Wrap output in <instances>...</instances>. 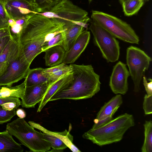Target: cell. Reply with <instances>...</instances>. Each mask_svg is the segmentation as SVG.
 Segmentation results:
<instances>
[{
  "mask_svg": "<svg viewBox=\"0 0 152 152\" xmlns=\"http://www.w3.org/2000/svg\"><path fill=\"white\" fill-rule=\"evenodd\" d=\"M65 23L55 18L34 14L28 19L18 37L19 59L30 65L42 52L44 43L65 30Z\"/></svg>",
  "mask_w": 152,
  "mask_h": 152,
  "instance_id": "1",
  "label": "cell"
},
{
  "mask_svg": "<svg viewBox=\"0 0 152 152\" xmlns=\"http://www.w3.org/2000/svg\"><path fill=\"white\" fill-rule=\"evenodd\" d=\"M72 80L56 92L49 101L62 99L74 100L91 98L100 90V76L91 65L72 64Z\"/></svg>",
  "mask_w": 152,
  "mask_h": 152,
  "instance_id": "2",
  "label": "cell"
},
{
  "mask_svg": "<svg viewBox=\"0 0 152 152\" xmlns=\"http://www.w3.org/2000/svg\"><path fill=\"white\" fill-rule=\"evenodd\" d=\"M134 125L131 114L125 113L97 129H91L83 135V138L102 146L121 141L125 133Z\"/></svg>",
  "mask_w": 152,
  "mask_h": 152,
  "instance_id": "3",
  "label": "cell"
},
{
  "mask_svg": "<svg viewBox=\"0 0 152 152\" xmlns=\"http://www.w3.org/2000/svg\"><path fill=\"white\" fill-rule=\"evenodd\" d=\"M6 130L31 151L45 152L50 150V145L45 139L43 133L35 130L24 118H17L8 123Z\"/></svg>",
  "mask_w": 152,
  "mask_h": 152,
  "instance_id": "4",
  "label": "cell"
},
{
  "mask_svg": "<svg viewBox=\"0 0 152 152\" xmlns=\"http://www.w3.org/2000/svg\"><path fill=\"white\" fill-rule=\"evenodd\" d=\"M92 20L115 37L124 42L138 44L139 37L126 22L113 15L93 10Z\"/></svg>",
  "mask_w": 152,
  "mask_h": 152,
  "instance_id": "5",
  "label": "cell"
},
{
  "mask_svg": "<svg viewBox=\"0 0 152 152\" xmlns=\"http://www.w3.org/2000/svg\"><path fill=\"white\" fill-rule=\"evenodd\" d=\"M39 13L48 18H55L65 25L73 22L84 28L90 21L88 12L70 0L59 1L48 11Z\"/></svg>",
  "mask_w": 152,
  "mask_h": 152,
  "instance_id": "6",
  "label": "cell"
},
{
  "mask_svg": "<svg viewBox=\"0 0 152 152\" xmlns=\"http://www.w3.org/2000/svg\"><path fill=\"white\" fill-rule=\"evenodd\" d=\"M90 21L88 29L93 35L95 45L99 49L103 58L107 62L118 61L120 47L116 38L92 20Z\"/></svg>",
  "mask_w": 152,
  "mask_h": 152,
  "instance_id": "7",
  "label": "cell"
},
{
  "mask_svg": "<svg viewBox=\"0 0 152 152\" xmlns=\"http://www.w3.org/2000/svg\"><path fill=\"white\" fill-rule=\"evenodd\" d=\"M126 59L130 76L134 84V91L138 92L143 74L148 69L151 59L140 48L131 46L126 49Z\"/></svg>",
  "mask_w": 152,
  "mask_h": 152,
  "instance_id": "8",
  "label": "cell"
},
{
  "mask_svg": "<svg viewBox=\"0 0 152 152\" xmlns=\"http://www.w3.org/2000/svg\"><path fill=\"white\" fill-rule=\"evenodd\" d=\"M28 123L33 128L43 132L45 139L52 148L49 151L61 152L68 147L73 152H81L73 143V137L69 133L72 128L71 126H69L68 131L65 129L62 132H56L48 130L32 121H29Z\"/></svg>",
  "mask_w": 152,
  "mask_h": 152,
  "instance_id": "9",
  "label": "cell"
},
{
  "mask_svg": "<svg viewBox=\"0 0 152 152\" xmlns=\"http://www.w3.org/2000/svg\"><path fill=\"white\" fill-rule=\"evenodd\" d=\"M30 65L20 62L19 57L8 63L0 75V86H11L26 77Z\"/></svg>",
  "mask_w": 152,
  "mask_h": 152,
  "instance_id": "10",
  "label": "cell"
},
{
  "mask_svg": "<svg viewBox=\"0 0 152 152\" xmlns=\"http://www.w3.org/2000/svg\"><path fill=\"white\" fill-rule=\"evenodd\" d=\"M126 65L119 61L113 66L109 85L115 94L124 95L128 91V79L130 74Z\"/></svg>",
  "mask_w": 152,
  "mask_h": 152,
  "instance_id": "11",
  "label": "cell"
},
{
  "mask_svg": "<svg viewBox=\"0 0 152 152\" xmlns=\"http://www.w3.org/2000/svg\"><path fill=\"white\" fill-rule=\"evenodd\" d=\"M4 6L9 17L13 19L37 13L31 0H9Z\"/></svg>",
  "mask_w": 152,
  "mask_h": 152,
  "instance_id": "12",
  "label": "cell"
},
{
  "mask_svg": "<svg viewBox=\"0 0 152 152\" xmlns=\"http://www.w3.org/2000/svg\"><path fill=\"white\" fill-rule=\"evenodd\" d=\"M49 85L47 82L39 85L25 86L21 99L22 107L26 108L34 107L37 103L42 100Z\"/></svg>",
  "mask_w": 152,
  "mask_h": 152,
  "instance_id": "13",
  "label": "cell"
},
{
  "mask_svg": "<svg viewBox=\"0 0 152 152\" xmlns=\"http://www.w3.org/2000/svg\"><path fill=\"white\" fill-rule=\"evenodd\" d=\"M90 37V31L87 30L83 31L71 48L66 51L63 63L72 64L75 62L87 47Z\"/></svg>",
  "mask_w": 152,
  "mask_h": 152,
  "instance_id": "14",
  "label": "cell"
},
{
  "mask_svg": "<svg viewBox=\"0 0 152 152\" xmlns=\"http://www.w3.org/2000/svg\"><path fill=\"white\" fill-rule=\"evenodd\" d=\"M73 77L72 71L62 76L57 80L49 85L42 100L40 102L37 112H40L53 95L66 84L69 82Z\"/></svg>",
  "mask_w": 152,
  "mask_h": 152,
  "instance_id": "15",
  "label": "cell"
},
{
  "mask_svg": "<svg viewBox=\"0 0 152 152\" xmlns=\"http://www.w3.org/2000/svg\"><path fill=\"white\" fill-rule=\"evenodd\" d=\"M65 26L66 28L62 32L63 42L62 47L67 51L72 47L85 28L73 22L65 25Z\"/></svg>",
  "mask_w": 152,
  "mask_h": 152,
  "instance_id": "16",
  "label": "cell"
},
{
  "mask_svg": "<svg viewBox=\"0 0 152 152\" xmlns=\"http://www.w3.org/2000/svg\"><path fill=\"white\" fill-rule=\"evenodd\" d=\"M122 103V98L121 94L113 97L102 107L94 120V123L108 117H113Z\"/></svg>",
  "mask_w": 152,
  "mask_h": 152,
  "instance_id": "17",
  "label": "cell"
},
{
  "mask_svg": "<svg viewBox=\"0 0 152 152\" xmlns=\"http://www.w3.org/2000/svg\"><path fill=\"white\" fill-rule=\"evenodd\" d=\"M44 52L46 66L52 67L63 63L66 51L61 46L56 45L47 49Z\"/></svg>",
  "mask_w": 152,
  "mask_h": 152,
  "instance_id": "18",
  "label": "cell"
},
{
  "mask_svg": "<svg viewBox=\"0 0 152 152\" xmlns=\"http://www.w3.org/2000/svg\"><path fill=\"white\" fill-rule=\"evenodd\" d=\"M18 39L12 35L10 40L0 55V64L9 63L19 57Z\"/></svg>",
  "mask_w": 152,
  "mask_h": 152,
  "instance_id": "19",
  "label": "cell"
},
{
  "mask_svg": "<svg viewBox=\"0 0 152 152\" xmlns=\"http://www.w3.org/2000/svg\"><path fill=\"white\" fill-rule=\"evenodd\" d=\"M72 70V64L68 65L62 63L53 67L44 69L43 72L48 78L49 85Z\"/></svg>",
  "mask_w": 152,
  "mask_h": 152,
  "instance_id": "20",
  "label": "cell"
},
{
  "mask_svg": "<svg viewBox=\"0 0 152 152\" xmlns=\"http://www.w3.org/2000/svg\"><path fill=\"white\" fill-rule=\"evenodd\" d=\"M21 145L7 130L0 132V152H23L24 149Z\"/></svg>",
  "mask_w": 152,
  "mask_h": 152,
  "instance_id": "21",
  "label": "cell"
},
{
  "mask_svg": "<svg viewBox=\"0 0 152 152\" xmlns=\"http://www.w3.org/2000/svg\"><path fill=\"white\" fill-rule=\"evenodd\" d=\"M44 69L42 68L30 69L25 78V86L39 85L48 82V78L43 72Z\"/></svg>",
  "mask_w": 152,
  "mask_h": 152,
  "instance_id": "22",
  "label": "cell"
},
{
  "mask_svg": "<svg viewBox=\"0 0 152 152\" xmlns=\"http://www.w3.org/2000/svg\"><path fill=\"white\" fill-rule=\"evenodd\" d=\"M0 86V97H18L22 99L24 92L25 84L24 81L20 84L15 86Z\"/></svg>",
  "mask_w": 152,
  "mask_h": 152,
  "instance_id": "23",
  "label": "cell"
},
{
  "mask_svg": "<svg viewBox=\"0 0 152 152\" xmlns=\"http://www.w3.org/2000/svg\"><path fill=\"white\" fill-rule=\"evenodd\" d=\"M144 0H126L122 4L124 15L131 16L137 14L144 4Z\"/></svg>",
  "mask_w": 152,
  "mask_h": 152,
  "instance_id": "24",
  "label": "cell"
},
{
  "mask_svg": "<svg viewBox=\"0 0 152 152\" xmlns=\"http://www.w3.org/2000/svg\"><path fill=\"white\" fill-rule=\"evenodd\" d=\"M144 140L141 148L142 152H152V121H146L144 124Z\"/></svg>",
  "mask_w": 152,
  "mask_h": 152,
  "instance_id": "25",
  "label": "cell"
},
{
  "mask_svg": "<svg viewBox=\"0 0 152 152\" xmlns=\"http://www.w3.org/2000/svg\"><path fill=\"white\" fill-rule=\"evenodd\" d=\"M37 13L49 10L59 1V0H31Z\"/></svg>",
  "mask_w": 152,
  "mask_h": 152,
  "instance_id": "26",
  "label": "cell"
},
{
  "mask_svg": "<svg viewBox=\"0 0 152 152\" xmlns=\"http://www.w3.org/2000/svg\"><path fill=\"white\" fill-rule=\"evenodd\" d=\"M33 15L24 17L14 19V23L9 26L11 35L17 38L18 40L19 37L23 28L28 19Z\"/></svg>",
  "mask_w": 152,
  "mask_h": 152,
  "instance_id": "27",
  "label": "cell"
},
{
  "mask_svg": "<svg viewBox=\"0 0 152 152\" xmlns=\"http://www.w3.org/2000/svg\"><path fill=\"white\" fill-rule=\"evenodd\" d=\"M62 32L56 35L48 41L45 42L42 47V52H44L47 49L53 46L56 45L62 46L63 42Z\"/></svg>",
  "mask_w": 152,
  "mask_h": 152,
  "instance_id": "28",
  "label": "cell"
},
{
  "mask_svg": "<svg viewBox=\"0 0 152 152\" xmlns=\"http://www.w3.org/2000/svg\"><path fill=\"white\" fill-rule=\"evenodd\" d=\"M16 110H7L3 109L0 105V124H3L10 121L16 115Z\"/></svg>",
  "mask_w": 152,
  "mask_h": 152,
  "instance_id": "29",
  "label": "cell"
},
{
  "mask_svg": "<svg viewBox=\"0 0 152 152\" xmlns=\"http://www.w3.org/2000/svg\"><path fill=\"white\" fill-rule=\"evenodd\" d=\"M8 19L4 5L0 2V29L9 27Z\"/></svg>",
  "mask_w": 152,
  "mask_h": 152,
  "instance_id": "30",
  "label": "cell"
},
{
  "mask_svg": "<svg viewBox=\"0 0 152 152\" xmlns=\"http://www.w3.org/2000/svg\"><path fill=\"white\" fill-rule=\"evenodd\" d=\"M143 107L145 115L152 113V95L146 94L144 97Z\"/></svg>",
  "mask_w": 152,
  "mask_h": 152,
  "instance_id": "31",
  "label": "cell"
},
{
  "mask_svg": "<svg viewBox=\"0 0 152 152\" xmlns=\"http://www.w3.org/2000/svg\"><path fill=\"white\" fill-rule=\"evenodd\" d=\"M8 102H15L20 105L21 104V101L20 99L18 97L10 96L0 97V105Z\"/></svg>",
  "mask_w": 152,
  "mask_h": 152,
  "instance_id": "32",
  "label": "cell"
},
{
  "mask_svg": "<svg viewBox=\"0 0 152 152\" xmlns=\"http://www.w3.org/2000/svg\"><path fill=\"white\" fill-rule=\"evenodd\" d=\"M143 84L145 90L148 96L152 95V80L151 78H149L148 80L149 81L148 82L146 77L144 75L143 76Z\"/></svg>",
  "mask_w": 152,
  "mask_h": 152,
  "instance_id": "33",
  "label": "cell"
},
{
  "mask_svg": "<svg viewBox=\"0 0 152 152\" xmlns=\"http://www.w3.org/2000/svg\"><path fill=\"white\" fill-rule=\"evenodd\" d=\"M11 35L6 36L0 38V55L10 40Z\"/></svg>",
  "mask_w": 152,
  "mask_h": 152,
  "instance_id": "34",
  "label": "cell"
},
{
  "mask_svg": "<svg viewBox=\"0 0 152 152\" xmlns=\"http://www.w3.org/2000/svg\"><path fill=\"white\" fill-rule=\"evenodd\" d=\"M3 109L7 110L17 109L20 105L13 102H8L1 105Z\"/></svg>",
  "mask_w": 152,
  "mask_h": 152,
  "instance_id": "35",
  "label": "cell"
},
{
  "mask_svg": "<svg viewBox=\"0 0 152 152\" xmlns=\"http://www.w3.org/2000/svg\"><path fill=\"white\" fill-rule=\"evenodd\" d=\"M113 119V117L110 116L105 119L99 121L96 123H94L91 129H94L100 127L104 125Z\"/></svg>",
  "mask_w": 152,
  "mask_h": 152,
  "instance_id": "36",
  "label": "cell"
},
{
  "mask_svg": "<svg viewBox=\"0 0 152 152\" xmlns=\"http://www.w3.org/2000/svg\"><path fill=\"white\" fill-rule=\"evenodd\" d=\"M9 35H11L10 27L0 29V38Z\"/></svg>",
  "mask_w": 152,
  "mask_h": 152,
  "instance_id": "37",
  "label": "cell"
},
{
  "mask_svg": "<svg viewBox=\"0 0 152 152\" xmlns=\"http://www.w3.org/2000/svg\"><path fill=\"white\" fill-rule=\"evenodd\" d=\"M16 115L20 118H24L26 115L25 111L22 109L18 108L16 111Z\"/></svg>",
  "mask_w": 152,
  "mask_h": 152,
  "instance_id": "38",
  "label": "cell"
},
{
  "mask_svg": "<svg viewBox=\"0 0 152 152\" xmlns=\"http://www.w3.org/2000/svg\"><path fill=\"white\" fill-rule=\"evenodd\" d=\"M8 63H5L0 64V75L4 70Z\"/></svg>",
  "mask_w": 152,
  "mask_h": 152,
  "instance_id": "39",
  "label": "cell"
},
{
  "mask_svg": "<svg viewBox=\"0 0 152 152\" xmlns=\"http://www.w3.org/2000/svg\"><path fill=\"white\" fill-rule=\"evenodd\" d=\"M8 0H0V2L4 5Z\"/></svg>",
  "mask_w": 152,
  "mask_h": 152,
  "instance_id": "40",
  "label": "cell"
},
{
  "mask_svg": "<svg viewBox=\"0 0 152 152\" xmlns=\"http://www.w3.org/2000/svg\"><path fill=\"white\" fill-rule=\"evenodd\" d=\"M119 2L121 4L124 1L126 0H119Z\"/></svg>",
  "mask_w": 152,
  "mask_h": 152,
  "instance_id": "41",
  "label": "cell"
},
{
  "mask_svg": "<svg viewBox=\"0 0 152 152\" xmlns=\"http://www.w3.org/2000/svg\"><path fill=\"white\" fill-rule=\"evenodd\" d=\"M88 2H89V3H90L91 1H92V0H88Z\"/></svg>",
  "mask_w": 152,
  "mask_h": 152,
  "instance_id": "42",
  "label": "cell"
},
{
  "mask_svg": "<svg viewBox=\"0 0 152 152\" xmlns=\"http://www.w3.org/2000/svg\"><path fill=\"white\" fill-rule=\"evenodd\" d=\"M59 1H64V0H59Z\"/></svg>",
  "mask_w": 152,
  "mask_h": 152,
  "instance_id": "43",
  "label": "cell"
},
{
  "mask_svg": "<svg viewBox=\"0 0 152 152\" xmlns=\"http://www.w3.org/2000/svg\"><path fill=\"white\" fill-rule=\"evenodd\" d=\"M144 1H148L149 0H144Z\"/></svg>",
  "mask_w": 152,
  "mask_h": 152,
  "instance_id": "44",
  "label": "cell"
}]
</instances>
